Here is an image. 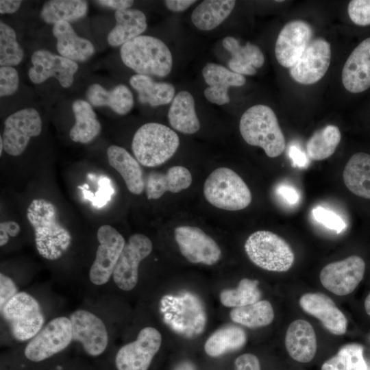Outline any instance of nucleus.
<instances>
[{
  "label": "nucleus",
  "mask_w": 370,
  "mask_h": 370,
  "mask_svg": "<svg viewBox=\"0 0 370 370\" xmlns=\"http://www.w3.org/2000/svg\"><path fill=\"white\" fill-rule=\"evenodd\" d=\"M56 206L45 199H35L27 209V218L34 229L36 247L49 260L60 258L69 248L72 237L58 221Z\"/></svg>",
  "instance_id": "nucleus-1"
},
{
  "label": "nucleus",
  "mask_w": 370,
  "mask_h": 370,
  "mask_svg": "<svg viewBox=\"0 0 370 370\" xmlns=\"http://www.w3.org/2000/svg\"><path fill=\"white\" fill-rule=\"evenodd\" d=\"M123 64L137 74L164 77L171 71L173 57L166 45L151 36L140 35L121 47Z\"/></svg>",
  "instance_id": "nucleus-2"
},
{
  "label": "nucleus",
  "mask_w": 370,
  "mask_h": 370,
  "mask_svg": "<svg viewBox=\"0 0 370 370\" xmlns=\"http://www.w3.org/2000/svg\"><path fill=\"white\" fill-rule=\"evenodd\" d=\"M239 130L247 144L261 147L270 158L278 157L284 151V134L275 112L267 106L249 108L241 118Z\"/></svg>",
  "instance_id": "nucleus-3"
},
{
  "label": "nucleus",
  "mask_w": 370,
  "mask_h": 370,
  "mask_svg": "<svg viewBox=\"0 0 370 370\" xmlns=\"http://www.w3.org/2000/svg\"><path fill=\"white\" fill-rule=\"evenodd\" d=\"M179 145V136L172 129L159 123H147L135 132L132 149L140 164L153 167L169 160Z\"/></svg>",
  "instance_id": "nucleus-4"
},
{
  "label": "nucleus",
  "mask_w": 370,
  "mask_h": 370,
  "mask_svg": "<svg viewBox=\"0 0 370 370\" xmlns=\"http://www.w3.org/2000/svg\"><path fill=\"white\" fill-rule=\"evenodd\" d=\"M160 311L165 323L174 332L188 338L202 333L206 314L200 299L190 292L164 296Z\"/></svg>",
  "instance_id": "nucleus-5"
},
{
  "label": "nucleus",
  "mask_w": 370,
  "mask_h": 370,
  "mask_svg": "<svg viewBox=\"0 0 370 370\" xmlns=\"http://www.w3.org/2000/svg\"><path fill=\"white\" fill-rule=\"evenodd\" d=\"M206 200L214 207L236 211L247 208L251 201V191L233 170L220 167L206 178L204 186Z\"/></svg>",
  "instance_id": "nucleus-6"
},
{
  "label": "nucleus",
  "mask_w": 370,
  "mask_h": 370,
  "mask_svg": "<svg viewBox=\"0 0 370 370\" xmlns=\"http://www.w3.org/2000/svg\"><path fill=\"white\" fill-rule=\"evenodd\" d=\"M12 338L17 342H27L45 324V318L38 301L25 291H19L0 310Z\"/></svg>",
  "instance_id": "nucleus-7"
},
{
  "label": "nucleus",
  "mask_w": 370,
  "mask_h": 370,
  "mask_svg": "<svg viewBox=\"0 0 370 370\" xmlns=\"http://www.w3.org/2000/svg\"><path fill=\"white\" fill-rule=\"evenodd\" d=\"M245 249L254 264L267 271H287L295 260L294 253L286 241L269 231L251 234L246 240Z\"/></svg>",
  "instance_id": "nucleus-8"
},
{
  "label": "nucleus",
  "mask_w": 370,
  "mask_h": 370,
  "mask_svg": "<svg viewBox=\"0 0 370 370\" xmlns=\"http://www.w3.org/2000/svg\"><path fill=\"white\" fill-rule=\"evenodd\" d=\"M73 343L69 317L60 316L48 321L40 332L27 342L23 355L26 361L41 363L60 354Z\"/></svg>",
  "instance_id": "nucleus-9"
},
{
  "label": "nucleus",
  "mask_w": 370,
  "mask_h": 370,
  "mask_svg": "<svg viewBox=\"0 0 370 370\" xmlns=\"http://www.w3.org/2000/svg\"><path fill=\"white\" fill-rule=\"evenodd\" d=\"M97 238L99 245L88 276L93 284L103 286L112 277L125 241L123 236L110 225L99 227Z\"/></svg>",
  "instance_id": "nucleus-10"
},
{
  "label": "nucleus",
  "mask_w": 370,
  "mask_h": 370,
  "mask_svg": "<svg viewBox=\"0 0 370 370\" xmlns=\"http://www.w3.org/2000/svg\"><path fill=\"white\" fill-rule=\"evenodd\" d=\"M162 343V336L155 328H143L136 340L123 345L116 352V370H148Z\"/></svg>",
  "instance_id": "nucleus-11"
},
{
  "label": "nucleus",
  "mask_w": 370,
  "mask_h": 370,
  "mask_svg": "<svg viewBox=\"0 0 370 370\" xmlns=\"http://www.w3.org/2000/svg\"><path fill=\"white\" fill-rule=\"evenodd\" d=\"M42 132V119L33 108L19 110L9 115L4 121L1 135L4 151L12 156H20L29 141Z\"/></svg>",
  "instance_id": "nucleus-12"
},
{
  "label": "nucleus",
  "mask_w": 370,
  "mask_h": 370,
  "mask_svg": "<svg viewBox=\"0 0 370 370\" xmlns=\"http://www.w3.org/2000/svg\"><path fill=\"white\" fill-rule=\"evenodd\" d=\"M72 324L73 342L78 343L86 355L101 356L109 343V334L104 321L86 309H77L69 316Z\"/></svg>",
  "instance_id": "nucleus-13"
},
{
  "label": "nucleus",
  "mask_w": 370,
  "mask_h": 370,
  "mask_svg": "<svg viewBox=\"0 0 370 370\" xmlns=\"http://www.w3.org/2000/svg\"><path fill=\"white\" fill-rule=\"evenodd\" d=\"M151 241L143 234H132L122 250L114 268L112 279L122 291L134 288L138 280V267L152 251Z\"/></svg>",
  "instance_id": "nucleus-14"
},
{
  "label": "nucleus",
  "mask_w": 370,
  "mask_h": 370,
  "mask_svg": "<svg viewBox=\"0 0 370 370\" xmlns=\"http://www.w3.org/2000/svg\"><path fill=\"white\" fill-rule=\"evenodd\" d=\"M365 262L358 256H351L325 265L321 271V284L330 292L344 296L352 293L362 281Z\"/></svg>",
  "instance_id": "nucleus-15"
},
{
  "label": "nucleus",
  "mask_w": 370,
  "mask_h": 370,
  "mask_svg": "<svg viewBox=\"0 0 370 370\" xmlns=\"http://www.w3.org/2000/svg\"><path fill=\"white\" fill-rule=\"evenodd\" d=\"M174 234L181 254L190 262L213 265L219 260L221 256L219 246L199 227L179 226Z\"/></svg>",
  "instance_id": "nucleus-16"
},
{
  "label": "nucleus",
  "mask_w": 370,
  "mask_h": 370,
  "mask_svg": "<svg viewBox=\"0 0 370 370\" xmlns=\"http://www.w3.org/2000/svg\"><path fill=\"white\" fill-rule=\"evenodd\" d=\"M31 62L32 66L29 69L28 77L34 84L54 77L64 88L71 86L79 68L76 62L45 49L34 51Z\"/></svg>",
  "instance_id": "nucleus-17"
},
{
  "label": "nucleus",
  "mask_w": 370,
  "mask_h": 370,
  "mask_svg": "<svg viewBox=\"0 0 370 370\" xmlns=\"http://www.w3.org/2000/svg\"><path fill=\"white\" fill-rule=\"evenodd\" d=\"M330 60V43L324 38H315L311 40L299 59L290 68V75L299 84H314L325 75Z\"/></svg>",
  "instance_id": "nucleus-18"
},
{
  "label": "nucleus",
  "mask_w": 370,
  "mask_h": 370,
  "mask_svg": "<svg viewBox=\"0 0 370 370\" xmlns=\"http://www.w3.org/2000/svg\"><path fill=\"white\" fill-rule=\"evenodd\" d=\"M312 29L302 20L292 21L280 32L275 46V55L278 63L291 68L301 56L311 42Z\"/></svg>",
  "instance_id": "nucleus-19"
},
{
  "label": "nucleus",
  "mask_w": 370,
  "mask_h": 370,
  "mask_svg": "<svg viewBox=\"0 0 370 370\" xmlns=\"http://www.w3.org/2000/svg\"><path fill=\"white\" fill-rule=\"evenodd\" d=\"M299 303L305 312L319 319L332 334L343 335L346 332V317L325 294L307 293L300 297Z\"/></svg>",
  "instance_id": "nucleus-20"
},
{
  "label": "nucleus",
  "mask_w": 370,
  "mask_h": 370,
  "mask_svg": "<svg viewBox=\"0 0 370 370\" xmlns=\"http://www.w3.org/2000/svg\"><path fill=\"white\" fill-rule=\"evenodd\" d=\"M342 82L352 93L370 87V37L362 40L347 59L342 71Z\"/></svg>",
  "instance_id": "nucleus-21"
},
{
  "label": "nucleus",
  "mask_w": 370,
  "mask_h": 370,
  "mask_svg": "<svg viewBox=\"0 0 370 370\" xmlns=\"http://www.w3.org/2000/svg\"><path fill=\"white\" fill-rule=\"evenodd\" d=\"M201 73L205 82L209 85L204 90L205 97L210 102L219 106L230 102L228 95L230 87L242 86L246 82L243 75L212 62L207 63L204 66Z\"/></svg>",
  "instance_id": "nucleus-22"
},
{
  "label": "nucleus",
  "mask_w": 370,
  "mask_h": 370,
  "mask_svg": "<svg viewBox=\"0 0 370 370\" xmlns=\"http://www.w3.org/2000/svg\"><path fill=\"white\" fill-rule=\"evenodd\" d=\"M285 347L294 360L303 363L311 361L317 352V337L311 324L304 319L293 321L286 332Z\"/></svg>",
  "instance_id": "nucleus-23"
},
{
  "label": "nucleus",
  "mask_w": 370,
  "mask_h": 370,
  "mask_svg": "<svg viewBox=\"0 0 370 370\" xmlns=\"http://www.w3.org/2000/svg\"><path fill=\"white\" fill-rule=\"evenodd\" d=\"M52 32L61 56L74 62H84L95 53L92 42L79 37L69 22H57L53 25Z\"/></svg>",
  "instance_id": "nucleus-24"
},
{
  "label": "nucleus",
  "mask_w": 370,
  "mask_h": 370,
  "mask_svg": "<svg viewBox=\"0 0 370 370\" xmlns=\"http://www.w3.org/2000/svg\"><path fill=\"white\" fill-rule=\"evenodd\" d=\"M107 157L109 164L121 175L129 191L140 195L145 188V181L138 161L118 145L108 148Z\"/></svg>",
  "instance_id": "nucleus-25"
},
{
  "label": "nucleus",
  "mask_w": 370,
  "mask_h": 370,
  "mask_svg": "<svg viewBox=\"0 0 370 370\" xmlns=\"http://www.w3.org/2000/svg\"><path fill=\"white\" fill-rule=\"evenodd\" d=\"M192 182L190 172L184 166H174L166 173L151 172L145 180L148 199H157L166 192L179 193L188 188Z\"/></svg>",
  "instance_id": "nucleus-26"
},
{
  "label": "nucleus",
  "mask_w": 370,
  "mask_h": 370,
  "mask_svg": "<svg viewBox=\"0 0 370 370\" xmlns=\"http://www.w3.org/2000/svg\"><path fill=\"white\" fill-rule=\"evenodd\" d=\"M223 47L232 55L228 61L230 69L242 75H254L256 68L261 67L264 62V58L260 48L247 42L241 46L237 39L232 36H226L222 41Z\"/></svg>",
  "instance_id": "nucleus-27"
},
{
  "label": "nucleus",
  "mask_w": 370,
  "mask_h": 370,
  "mask_svg": "<svg viewBox=\"0 0 370 370\" xmlns=\"http://www.w3.org/2000/svg\"><path fill=\"white\" fill-rule=\"evenodd\" d=\"M114 17L116 24L107 36V41L112 47L122 46L140 36L147 27L145 14L138 9L116 10Z\"/></svg>",
  "instance_id": "nucleus-28"
},
{
  "label": "nucleus",
  "mask_w": 370,
  "mask_h": 370,
  "mask_svg": "<svg viewBox=\"0 0 370 370\" xmlns=\"http://www.w3.org/2000/svg\"><path fill=\"white\" fill-rule=\"evenodd\" d=\"M86 96L91 106H108L119 115L129 113L134 106L133 95L125 84L108 90L99 84H93L86 90Z\"/></svg>",
  "instance_id": "nucleus-29"
},
{
  "label": "nucleus",
  "mask_w": 370,
  "mask_h": 370,
  "mask_svg": "<svg viewBox=\"0 0 370 370\" xmlns=\"http://www.w3.org/2000/svg\"><path fill=\"white\" fill-rule=\"evenodd\" d=\"M167 116L171 126L181 133L192 134L200 129L194 98L186 90H182L175 95Z\"/></svg>",
  "instance_id": "nucleus-30"
},
{
  "label": "nucleus",
  "mask_w": 370,
  "mask_h": 370,
  "mask_svg": "<svg viewBox=\"0 0 370 370\" xmlns=\"http://www.w3.org/2000/svg\"><path fill=\"white\" fill-rule=\"evenodd\" d=\"M75 123L69 132L71 139L75 143L86 144L101 132V123L88 101L75 100L72 103Z\"/></svg>",
  "instance_id": "nucleus-31"
},
{
  "label": "nucleus",
  "mask_w": 370,
  "mask_h": 370,
  "mask_svg": "<svg viewBox=\"0 0 370 370\" xmlns=\"http://www.w3.org/2000/svg\"><path fill=\"white\" fill-rule=\"evenodd\" d=\"M346 187L353 194L370 199V155L364 152L354 154L347 162L343 173Z\"/></svg>",
  "instance_id": "nucleus-32"
},
{
  "label": "nucleus",
  "mask_w": 370,
  "mask_h": 370,
  "mask_svg": "<svg viewBox=\"0 0 370 370\" xmlns=\"http://www.w3.org/2000/svg\"><path fill=\"white\" fill-rule=\"evenodd\" d=\"M130 84L138 92V101L156 107L172 102L175 89L167 82H155L148 75L136 74L130 79Z\"/></svg>",
  "instance_id": "nucleus-33"
},
{
  "label": "nucleus",
  "mask_w": 370,
  "mask_h": 370,
  "mask_svg": "<svg viewBox=\"0 0 370 370\" xmlns=\"http://www.w3.org/2000/svg\"><path fill=\"white\" fill-rule=\"evenodd\" d=\"M236 4L233 0H205L191 14L193 25L199 30L210 31L223 23Z\"/></svg>",
  "instance_id": "nucleus-34"
},
{
  "label": "nucleus",
  "mask_w": 370,
  "mask_h": 370,
  "mask_svg": "<svg viewBox=\"0 0 370 370\" xmlns=\"http://www.w3.org/2000/svg\"><path fill=\"white\" fill-rule=\"evenodd\" d=\"M88 11V3L84 0H50L41 8V19L54 25L59 21L72 22L84 17Z\"/></svg>",
  "instance_id": "nucleus-35"
},
{
  "label": "nucleus",
  "mask_w": 370,
  "mask_h": 370,
  "mask_svg": "<svg viewBox=\"0 0 370 370\" xmlns=\"http://www.w3.org/2000/svg\"><path fill=\"white\" fill-rule=\"evenodd\" d=\"M246 341V333L241 328L229 325L212 334L205 343L204 349L208 356L218 357L241 348Z\"/></svg>",
  "instance_id": "nucleus-36"
},
{
  "label": "nucleus",
  "mask_w": 370,
  "mask_h": 370,
  "mask_svg": "<svg viewBox=\"0 0 370 370\" xmlns=\"http://www.w3.org/2000/svg\"><path fill=\"white\" fill-rule=\"evenodd\" d=\"M230 316L235 323L248 328H258L271 323L274 311L269 301L260 300L252 304L234 308Z\"/></svg>",
  "instance_id": "nucleus-37"
},
{
  "label": "nucleus",
  "mask_w": 370,
  "mask_h": 370,
  "mask_svg": "<svg viewBox=\"0 0 370 370\" xmlns=\"http://www.w3.org/2000/svg\"><path fill=\"white\" fill-rule=\"evenodd\" d=\"M338 127L328 125L317 131L306 143V153L314 160H323L330 157L341 140Z\"/></svg>",
  "instance_id": "nucleus-38"
},
{
  "label": "nucleus",
  "mask_w": 370,
  "mask_h": 370,
  "mask_svg": "<svg viewBox=\"0 0 370 370\" xmlns=\"http://www.w3.org/2000/svg\"><path fill=\"white\" fill-rule=\"evenodd\" d=\"M321 370H367L362 346L355 343L343 345L334 356L324 362Z\"/></svg>",
  "instance_id": "nucleus-39"
},
{
  "label": "nucleus",
  "mask_w": 370,
  "mask_h": 370,
  "mask_svg": "<svg viewBox=\"0 0 370 370\" xmlns=\"http://www.w3.org/2000/svg\"><path fill=\"white\" fill-rule=\"evenodd\" d=\"M261 295L258 280L243 278L236 288L222 291L219 298L224 306L237 308L260 301Z\"/></svg>",
  "instance_id": "nucleus-40"
},
{
  "label": "nucleus",
  "mask_w": 370,
  "mask_h": 370,
  "mask_svg": "<svg viewBox=\"0 0 370 370\" xmlns=\"http://www.w3.org/2000/svg\"><path fill=\"white\" fill-rule=\"evenodd\" d=\"M24 51L16 39L13 28L4 22H0V65L14 66L21 63Z\"/></svg>",
  "instance_id": "nucleus-41"
},
{
  "label": "nucleus",
  "mask_w": 370,
  "mask_h": 370,
  "mask_svg": "<svg viewBox=\"0 0 370 370\" xmlns=\"http://www.w3.org/2000/svg\"><path fill=\"white\" fill-rule=\"evenodd\" d=\"M312 214L315 221L337 233L345 228V223L340 216L323 207L319 206L314 208Z\"/></svg>",
  "instance_id": "nucleus-42"
},
{
  "label": "nucleus",
  "mask_w": 370,
  "mask_h": 370,
  "mask_svg": "<svg viewBox=\"0 0 370 370\" xmlns=\"http://www.w3.org/2000/svg\"><path fill=\"white\" fill-rule=\"evenodd\" d=\"M348 14L356 25H370V0H352L348 5Z\"/></svg>",
  "instance_id": "nucleus-43"
},
{
  "label": "nucleus",
  "mask_w": 370,
  "mask_h": 370,
  "mask_svg": "<svg viewBox=\"0 0 370 370\" xmlns=\"http://www.w3.org/2000/svg\"><path fill=\"white\" fill-rule=\"evenodd\" d=\"M19 85L17 71L13 66L0 67V96H10L16 92Z\"/></svg>",
  "instance_id": "nucleus-44"
},
{
  "label": "nucleus",
  "mask_w": 370,
  "mask_h": 370,
  "mask_svg": "<svg viewBox=\"0 0 370 370\" xmlns=\"http://www.w3.org/2000/svg\"><path fill=\"white\" fill-rule=\"evenodd\" d=\"M99 188L97 192L94 195L92 192L88 191L83 186H78L82 189L84 194L85 198L90 200L93 206H101L106 204L110 198L112 193V189L110 186V182L108 178H101L99 182Z\"/></svg>",
  "instance_id": "nucleus-45"
},
{
  "label": "nucleus",
  "mask_w": 370,
  "mask_h": 370,
  "mask_svg": "<svg viewBox=\"0 0 370 370\" xmlns=\"http://www.w3.org/2000/svg\"><path fill=\"white\" fill-rule=\"evenodd\" d=\"M19 292L15 282L10 276L0 273V310Z\"/></svg>",
  "instance_id": "nucleus-46"
},
{
  "label": "nucleus",
  "mask_w": 370,
  "mask_h": 370,
  "mask_svg": "<svg viewBox=\"0 0 370 370\" xmlns=\"http://www.w3.org/2000/svg\"><path fill=\"white\" fill-rule=\"evenodd\" d=\"M236 370H261L258 358L252 354H244L234 361Z\"/></svg>",
  "instance_id": "nucleus-47"
},
{
  "label": "nucleus",
  "mask_w": 370,
  "mask_h": 370,
  "mask_svg": "<svg viewBox=\"0 0 370 370\" xmlns=\"http://www.w3.org/2000/svg\"><path fill=\"white\" fill-rule=\"evenodd\" d=\"M276 192L285 202L291 205H295L300 200L298 191L292 186L282 184L278 185Z\"/></svg>",
  "instance_id": "nucleus-48"
},
{
  "label": "nucleus",
  "mask_w": 370,
  "mask_h": 370,
  "mask_svg": "<svg viewBox=\"0 0 370 370\" xmlns=\"http://www.w3.org/2000/svg\"><path fill=\"white\" fill-rule=\"evenodd\" d=\"M288 155L292 160L293 165L299 168H306L309 164L307 153L300 149L297 145H291L288 149Z\"/></svg>",
  "instance_id": "nucleus-49"
},
{
  "label": "nucleus",
  "mask_w": 370,
  "mask_h": 370,
  "mask_svg": "<svg viewBox=\"0 0 370 370\" xmlns=\"http://www.w3.org/2000/svg\"><path fill=\"white\" fill-rule=\"evenodd\" d=\"M95 2L116 11L129 9L134 3V1L132 0H99Z\"/></svg>",
  "instance_id": "nucleus-50"
},
{
  "label": "nucleus",
  "mask_w": 370,
  "mask_h": 370,
  "mask_svg": "<svg viewBox=\"0 0 370 370\" xmlns=\"http://www.w3.org/2000/svg\"><path fill=\"white\" fill-rule=\"evenodd\" d=\"M195 2V0H166L164 4L169 10L178 12L187 10Z\"/></svg>",
  "instance_id": "nucleus-51"
},
{
  "label": "nucleus",
  "mask_w": 370,
  "mask_h": 370,
  "mask_svg": "<svg viewBox=\"0 0 370 370\" xmlns=\"http://www.w3.org/2000/svg\"><path fill=\"white\" fill-rule=\"evenodd\" d=\"M22 1L19 0H1L0 1V13L13 14L20 8Z\"/></svg>",
  "instance_id": "nucleus-52"
},
{
  "label": "nucleus",
  "mask_w": 370,
  "mask_h": 370,
  "mask_svg": "<svg viewBox=\"0 0 370 370\" xmlns=\"http://www.w3.org/2000/svg\"><path fill=\"white\" fill-rule=\"evenodd\" d=\"M0 226L3 227L11 237L17 236L21 232L20 225L14 221L1 222Z\"/></svg>",
  "instance_id": "nucleus-53"
},
{
  "label": "nucleus",
  "mask_w": 370,
  "mask_h": 370,
  "mask_svg": "<svg viewBox=\"0 0 370 370\" xmlns=\"http://www.w3.org/2000/svg\"><path fill=\"white\" fill-rule=\"evenodd\" d=\"M174 370H195V367L190 362L184 361L178 364Z\"/></svg>",
  "instance_id": "nucleus-54"
},
{
  "label": "nucleus",
  "mask_w": 370,
  "mask_h": 370,
  "mask_svg": "<svg viewBox=\"0 0 370 370\" xmlns=\"http://www.w3.org/2000/svg\"><path fill=\"white\" fill-rule=\"evenodd\" d=\"M9 235L5 230L0 226V246H5L9 241Z\"/></svg>",
  "instance_id": "nucleus-55"
},
{
  "label": "nucleus",
  "mask_w": 370,
  "mask_h": 370,
  "mask_svg": "<svg viewBox=\"0 0 370 370\" xmlns=\"http://www.w3.org/2000/svg\"><path fill=\"white\" fill-rule=\"evenodd\" d=\"M365 309L367 314L370 316V293L367 296L365 300Z\"/></svg>",
  "instance_id": "nucleus-56"
},
{
  "label": "nucleus",
  "mask_w": 370,
  "mask_h": 370,
  "mask_svg": "<svg viewBox=\"0 0 370 370\" xmlns=\"http://www.w3.org/2000/svg\"><path fill=\"white\" fill-rule=\"evenodd\" d=\"M3 150H4V147H3V139H2V137L1 136V138H0V155L1 156L2 155Z\"/></svg>",
  "instance_id": "nucleus-57"
},
{
  "label": "nucleus",
  "mask_w": 370,
  "mask_h": 370,
  "mask_svg": "<svg viewBox=\"0 0 370 370\" xmlns=\"http://www.w3.org/2000/svg\"><path fill=\"white\" fill-rule=\"evenodd\" d=\"M83 187H84V188H85L86 189H87V190L89 188V186H88V185L87 184H84L83 185Z\"/></svg>",
  "instance_id": "nucleus-58"
},
{
  "label": "nucleus",
  "mask_w": 370,
  "mask_h": 370,
  "mask_svg": "<svg viewBox=\"0 0 370 370\" xmlns=\"http://www.w3.org/2000/svg\"><path fill=\"white\" fill-rule=\"evenodd\" d=\"M369 341H370V336H369Z\"/></svg>",
  "instance_id": "nucleus-59"
},
{
  "label": "nucleus",
  "mask_w": 370,
  "mask_h": 370,
  "mask_svg": "<svg viewBox=\"0 0 370 370\" xmlns=\"http://www.w3.org/2000/svg\"><path fill=\"white\" fill-rule=\"evenodd\" d=\"M53 370H58V369H53Z\"/></svg>",
  "instance_id": "nucleus-60"
}]
</instances>
